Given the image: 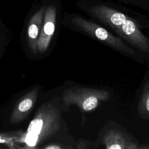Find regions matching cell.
Instances as JSON below:
<instances>
[{
  "label": "cell",
  "instance_id": "obj_6",
  "mask_svg": "<svg viewBox=\"0 0 149 149\" xmlns=\"http://www.w3.org/2000/svg\"><path fill=\"white\" fill-rule=\"evenodd\" d=\"M139 112L141 117L149 118V83L145 84L141 93L139 104Z\"/></svg>",
  "mask_w": 149,
  "mask_h": 149
},
{
  "label": "cell",
  "instance_id": "obj_9",
  "mask_svg": "<svg viewBox=\"0 0 149 149\" xmlns=\"http://www.w3.org/2000/svg\"><path fill=\"white\" fill-rule=\"evenodd\" d=\"M38 134L31 133H28L26 136L25 141L28 146L33 147L36 145L38 140Z\"/></svg>",
  "mask_w": 149,
  "mask_h": 149
},
{
  "label": "cell",
  "instance_id": "obj_1",
  "mask_svg": "<svg viewBox=\"0 0 149 149\" xmlns=\"http://www.w3.org/2000/svg\"><path fill=\"white\" fill-rule=\"evenodd\" d=\"M77 8L97 22L112 29L120 38L141 51L149 54V38L139 22L120 3L106 0H77Z\"/></svg>",
  "mask_w": 149,
  "mask_h": 149
},
{
  "label": "cell",
  "instance_id": "obj_5",
  "mask_svg": "<svg viewBox=\"0 0 149 149\" xmlns=\"http://www.w3.org/2000/svg\"><path fill=\"white\" fill-rule=\"evenodd\" d=\"M102 143L107 149H136V143L132 141L127 136L118 130L111 129L107 131L103 137Z\"/></svg>",
  "mask_w": 149,
  "mask_h": 149
},
{
  "label": "cell",
  "instance_id": "obj_11",
  "mask_svg": "<svg viewBox=\"0 0 149 149\" xmlns=\"http://www.w3.org/2000/svg\"><path fill=\"white\" fill-rule=\"evenodd\" d=\"M62 147L59 146H55V145H52V146H48V147H47L46 148L47 149H60Z\"/></svg>",
  "mask_w": 149,
  "mask_h": 149
},
{
  "label": "cell",
  "instance_id": "obj_2",
  "mask_svg": "<svg viewBox=\"0 0 149 149\" xmlns=\"http://www.w3.org/2000/svg\"><path fill=\"white\" fill-rule=\"evenodd\" d=\"M64 20L74 30L82 33L98 41L127 55L134 56V50L129 47L122 38L114 36L105 27L79 14L67 13Z\"/></svg>",
  "mask_w": 149,
  "mask_h": 149
},
{
  "label": "cell",
  "instance_id": "obj_8",
  "mask_svg": "<svg viewBox=\"0 0 149 149\" xmlns=\"http://www.w3.org/2000/svg\"><path fill=\"white\" fill-rule=\"evenodd\" d=\"M43 125V121L41 119H35L33 120L29 125L27 131L28 133H31L38 134L41 132Z\"/></svg>",
  "mask_w": 149,
  "mask_h": 149
},
{
  "label": "cell",
  "instance_id": "obj_3",
  "mask_svg": "<svg viewBox=\"0 0 149 149\" xmlns=\"http://www.w3.org/2000/svg\"><path fill=\"white\" fill-rule=\"evenodd\" d=\"M111 97L109 91L98 88L84 87L69 88L64 94V101L67 105L74 104L84 112L96 109L104 101Z\"/></svg>",
  "mask_w": 149,
  "mask_h": 149
},
{
  "label": "cell",
  "instance_id": "obj_4",
  "mask_svg": "<svg viewBox=\"0 0 149 149\" xmlns=\"http://www.w3.org/2000/svg\"><path fill=\"white\" fill-rule=\"evenodd\" d=\"M45 9L40 36L37 41L38 49L45 51L54 34L57 19L61 13L62 4L59 0H45Z\"/></svg>",
  "mask_w": 149,
  "mask_h": 149
},
{
  "label": "cell",
  "instance_id": "obj_7",
  "mask_svg": "<svg viewBox=\"0 0 149 149\" xmlns=\"http://www.w3.org/2000/svg\"><path fill=\"white\" fill-rule=\"evenodd\" d=\"M115 2L149 12V0H113Z\"/></svg>",
  "mask_w": 149,
  "mask_h": 149
},
{
  "label": "cell",
  "instance_id": "obj_10",
  "mask_svg": "<svg viewBox=\"0 0 149 149\" xmlns=\"http://www.w3.org/2000/svg\"><path fill=\"white\" fill-rule=\"evenodd\" d=\"M33 102L30 99L27 98L23 100L19 104L18 109L21 112H25L29 110L32 106Z\"/></svg>",
  "mask_w": 149,
  "mask_h": 149
}]
</instances>
